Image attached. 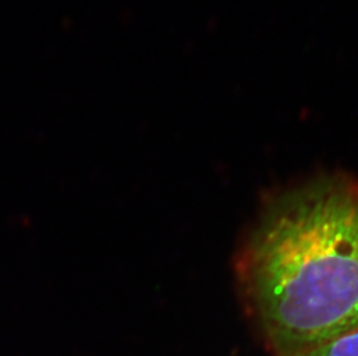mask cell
<instances>
[{
    "instance_id": "cell-1",
    "label": "cell",
    "mask_w": 358,
    "mask_h": 356,
    "mask_svg": "<svg viewBox=\"0 0 358 356\" xmlns=\"http://www.w3.org/2000/svg\"><path fill=\"white\" fill-rule=\"evenodd\" d=\"M237 274L275 356L358 329V179L324 174L273 197L240 251Z\"/></svg>"
},
{
    "instance_id": "cell-2",
    "label": "cell",
    "mask_w": 358,
    "mask_h": 356,
    "mask_svg": "<svg viewBox=\"0 0 358 356\" xmlns=\"http://www.w3.org/2000/svg\"><path fill=\"white\" fill-rule=\"evenodd\" d=\"M294 356H358V329Z\"/></svg>"
}]
</instances>
